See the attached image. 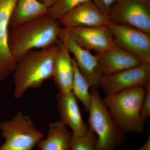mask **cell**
<instances>
[{"label": "cell", "mask_w": 150, "mask_h": 150, "mask_svg": "<svg viewBox=\"0 0 150 150\" xmlns=\"http://www.w3.org/2000/svg\"><path fill=\"white\" fill-rule=\"evenodd\" d=\"M62 26L48 13L18 26L9 33L10 50L16 62L30 51L57 44Z\"/></svg>", "instance_id": "1"}, {"label": "cell", "mask_w": 150, "mask_h": 150, "mask_svg": "<svg viewBox=\"0 0 150 150\" xmlns=\"http://www.w3.org/2000/svg\"><path fill=\"white\" fill-rule=\"evenodd\" d=\"M60 43L27 52L17 62L13 71L14 97L21 98L28 90L40 87L53 78L54 64Z\"/></svg>", "instance_id": "2"}, {"label": "cell", "mask_w": 150, "mask_h": 150, "mask_svg": "<svg viewBox=\"0 0 150 150\" xmlns=\"http://www.w3.org/2000/svg\"><path fill=\"white\" fill-rule=\"evenodd\" d=\"M144 86L106 95L103 99L112 118L125 133L141 134L144 131L145 122L141 114Z\"/></svg>", "instance_id": "3"}, {"label": "cell", "mask_w": 150, "mask_h": 150, "mask_svg": "<svg viewBox=\"0 0 150 150\" xmlns=\"http://www.w3.org/2000/svg\"><path fill=\"white\" fill-rule=\"evenodd\" d=\"M90 92L88 125L96 136V150H115L126 142V133L112 118L97 89L92 88Z\"/></svg>", "instance_id": "4"}, {"label": "cell", "mask_w": 150, "mask_h": 150, "mask_svg": "<svg viewBox=\"0 0 150 150\" xmlns=\"http://www.w3.org/2000/svg\"><path fill=\"white\" fill-rule=\"evenodd\" d=\"M0 130L5 139L0 150H33L44 137L31 118L21 111L0 123Z\"/></svg>", "instance_id": "5"}, {"label": "cell", "mask_w": 150, "mask_h": 150, "mask_svg": "<svg viewBox=\"0 0 150 150\" xmlns=\"http://www.w3.org/2000/svg\"><path fill=\"white\" fill-rule=\"evenodd\" d=\"M110 22L150 34V0H118L108 15Z\"/></svg>", "instance_id": "6"}, {"label": "cell", "mask_w": 150, "mask_h": 150, "mask_svg": "<svg viewBox=\"0 0 150 150\" xmlns=\"http://www.w3.org/2000/svg\"><path fill=\"white\" fill-rule=\"evenodd\" d=\"M116 46L128 51L142 61L150 64V34L136 28L109 22Z\"/></svg>", "instance_id": "7"}, {"label": "cell", "mask_w": 150, "mask_h": 150, "mask_svg": "<svg viewBox=\"0 0 150 150\" xmlns=\"http://www.w3.org/2000/svg\"><path fill=\"white\" fill-rule=\"evenodd\" d=\"M149 81L150 64H142L113 74L102 76L100 87L108 95L133 88L144 86Z\"/></svg>", "instance_id": "8"}, {"label": "cell", "mask_w": 150, "mask_h": 150, "mask_svg": "<svg viewBox=\"0 0 150 150\" xmlns=\"http://www.w3.org/2000/svg\"><path fill=\"white\" fill-rule=\"evenodd\" d=\"M77 44L89 51L100 54L115 45L108 25L84 28H63Z\"/></svg>", "instance_id": "9"}, {"label": "cell", "mask_w": 150, "mask_h": 150, "mask_svg": "<svg viewBox=\"0 0 150 150\" xmlns=\"http://www.w3.org/2000/svg\"><path fill=\"white\" fill-rule=\"evenodd\" d=\"M59 40L64 42L70 53L74 56L75 62L81 73L86 78L92 88L100 87L101 76L98 69L97 55L83 48L73 40L63 27L59 35Z\"/></svg>", "instance_id": "10"}, {"label": "cell", "mask_w": 150, "mask_h": 150, "mask_svg": "<svg viewBox=\"0 0 150 150\" xmlns=\"http://www.w3.org/2000/svg\"><path fill=\"white\" fill-rule=\"evenodd\" d=\"M17 0H0V81L13 72L16 62L8 44L10 22Z\"/></svg>", "instance_id": "11"}, {"label": "cell", "mask_w": 150, "mask_h": 150, "mask_svg": "<svg viewBox=\"0 0 150 150\" xmlns=\"http://www.w3.org/2000/svg\"><path fill=\"white\" fill-rule=\"evenodd\" d=\"M63 28H84L107 25L109 21L92 0L82 4L59 19Z\"/></svg>", "instance_id": "12"}, {"label": "cell", "mask_w": 150, "mask_h": 150, "mask_svg": "<svg viewBox=\"0 0 150 150\" xmlns=\"http://www.w3.org/2000/svg\"><path fill=\"white\" fill-rule=\"evenodd\" d=\"M56 98L59 121L69 127L73 136L81 137L85 135L88 131V126L84 121L77 99L72 92H58Z\"/></svg>", "instance_id": "13"}, {"label": "cell", "mask_w": 150, "mask_h": 150, "mask_svg": "<svg viewBox=\"0 0 150 150\" xmlns=\"http://www.w3.org/2000/svg\"><path fill=\"white\" fill-rule=\"evenodd\" d=\"M97 55L98 71L101 76L113 74L144 64L137 56L115 44Z\"/></svg>", "instance_id": "14"}, {"label": "cell", "mask_w": 150, "mask_h": 150, "mask_svg": "<svg viewBox=\"0 0 150 150\" xmlns=\"http://www.w3.org/2000/svg\"><path fill=\"white\" fill-rule=\"evenodd\" d=\"M60 41L54 64L53 78L58 92L62 93L71 92L74 78L73 59L66 44Z\"/></svg>", "instance_id": "15"}, {"label": "cell", "mask_w": 150, "mask_h": 150, "mask_svg": "<svg viewBox=\"0 0 150 150\" xmlns=\"http://www.w3.org/2000/svg\"><path fill=\"white\" fill-rule=\"evenodd\" d=\"M48 8L38 0H17L11 16V28L48 13Z\"/></svg>", "instance_id": "16"}, {"label": "cell", "mask_w": 150, "mask_h": 150, "mask_svg": "<svg viewBox=\"0 0 150 150\" xmlns=\"http://www.w3.org/2000/svg\"><path fill=\"white\" fill-rule=\"evenodd\" d=\"M72 133L60 121L50 123L47 137L37 146L40 150H70Z\"/></svg>", "instance_id": "17"}, {"label": "cell", "mask_w": 150, "mask_h": 150, "mask_svg": "<svg viewBox=\"0 0 150 150\" xmlns=\"http://www.w3.org/2000/svg\"><path fill=\"white\" fill-rule=\"evenodd\" d=\"M73 62L74 78L71 92L77 99L83 103L86 110L88 111L91 102V95L89 90L91 86L79 69L74 59H73Z\"/></svg>", "instance_id": "18"}, {"label": "cell", "mask_w": 150, "mask_h": 150, "mask_svg": "<svg viewBox=\"0 0 150 150\" xmlns=\"http://www.w3.org/2000/svg\"><path fill=\"white\" fill-rule=\"evenodd\" d=\"M90 0H57L48 9V13L53 18L59 20L67 13L82 4Z\"/></svg>", "instance_id": "19"}, {"label": "cell", "mask_w": 150, "mask_h": 150, "mask_svg": "<svg viewBox=\"0 0 150 150\" xmlns=\"http://www.w3.org/2000/svg\"><path fill=\"white\" fill-rule=\"evenodd\" d=\"M96 140L95 134L89 128L87 133L81 137L72 135L70 150H96L95 146Z\"/></svg>", "instance_id": "20"}, {"label": "cell", "mask_w": 150, "mask_h": 150, "mask_svg": "<svg viewBox=\"0 0 150 150\" xmlns=\"http://www.w3.org/2000/svg\"><path fill=\"white\" fill-rule=\"evenodd\" d=\"M144 87V94L142 102L141 114L142 120L145 122L150 115V81Z\"/></svg>", "instance_id": "21"}, {"label": "cell", "mask_w": 150, "mask_h": 150, "mask_svg": "<svg viewBox=\"0 0 150 150\" xmlns=\"http://www.w3.org/2000/svg\"><path fill=\"white\" fill-rule=\"evenodd\" d=\"M118 0H92L100 10L108 17V15L112 6Z\"/></svg>", "instance_id": "22"}, {"label": "cell", "mask_w": 150, "mask_h": 150, "mask_svg": "<svg viewBox=\"0 0 150 150\" xmlns=\"http://www.w3.org/2000/svg\"><path fill=\"white\" fill-rule=\"evenodd\" d=\"M137 150H150V136L149 135L147 139L144 144Z\"/></svg>", "instance_id": "23"}, {"label": "cell", "mask_w": 150, "mask_h": 150, "mask_svg": "<svg viewBox=\"0 0 150 150\" xmlns=\"http://www.w3.org/2000/svg\"><path fill=\"white\" fill-rule=\"evenodd\" d=\"M49 8L56 3L57 0H38Z\"/></svg>", "instance_id": "24"}, {"label": "cell", "mask_w": 150, "mask_h": 150, "mask_svg": "<svg viewBox=\"0 0 150 150\" xmlns=\"http://www.w3.org/2000/svg\"></svg>", "instance_id": "25"}]
</instances>
